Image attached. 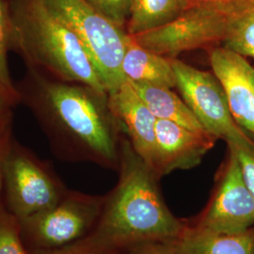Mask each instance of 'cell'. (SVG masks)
Returning a JSON list of instances; mask_svg holds the SVG:
<instances>
[{
  "instance_id": "cell-8",
  "label": "cell",
  "mask_w": 254,
  "mask_h": 254,
  "mask_svg": "<svg viewBox=\"0 0 254 254\" xmlns=\"http://www.w3.org/2000/svg\"><path fill=\"white\" fill-rule=\"evenodd\" d=\"M171 62L176 88L207 133L232 144L252 141L233 118L226 94L214 73L196 69L175 58Z\"/></svg>"
},
{
  "instance_id": "cell-18",
  "label": "cell",
  "mask_w": 254,
  "mask_h": 254,
  "mask_svg": "<svg viewBox=\"0 0 254 254\" xmlns=\"http://www.w3.org/2000/svg\"><path fill=\"white\" fill-rule=\"evenodd\" d=\"M0 254H28L20 237L18 220L0 200Z\"/></svg>"
},
{
  "instance_id": "cell-20",
  "label": "cell",
  "mask_w": 254,
  "mask_h": 254,
  "mask_svg": "<svg viewBox=\"0 0 254 254\" xmlns=\"http://www.w3.org/2000/svg\"><path fill=\"white\" fill-rule=\"evenodd\" d=\"M228 146L234 151V153L236 154L246 186L254 198V141H249V142L239 143V144L228 143Z\"/></svg>"
},
{
  "instance_id": "cell-23",
  "label": "cell",
  "mask_w": 254,
  "mask_h": 254,
  "mask_svg": "<svg viewBox=\"0 0 254 254\" xmlns=\"http://www.w3.org/2000/svg\"><path fill=\"white\" fill-rule=\"evenodd\" d=\"M12 137V127L0 132V200L2 198L3 190V164Z\"/></svg>"
},
{
  "instance_id": "cell-22",
  "label": "cell",
  "mask_w": 254,
  "mask_h": 254,
  "mask_svg": "<svg viewBox=\"0 0 254 254\" xmlns=\"http://www.w3.org/2000/svg\"><path fill=\"white\" fill-rule=\"evenodd\" d=\"M14 108L15 106L0 94V132L12 127Z\"/></svg>"
},
{
  "instance_id": "cell-2",
  "label": "cell",
  "mask_w": 254,
  "mask_h": 254,
  "mask_svg": "<svg viewBox=\"0 0 254 254\" xmlns=\"http://www.w3.org/2000/svg\"><path fill=\"white\" fill-rule=\"evenodd\" d=\"M118 185L104 200L95 227L70 245L82 253L116 254L128 245L174 241L184 228L161 199L154 173L128 143L123 145Z\"/></svg>"
},
{
  "instance_id": "cell-11",
  "label": "cell",
  "mask_w": 254,
  "mask_h": 254,
  "mask_svg": "<svg viewBox=\"0 0 254 254\" xmlns=\"http://www.w3.org/2000/svg\"><path fill=\"white\" fill-rule=\"evenodd\" d=\"M216 139V136L205 131H194L157 119L154 175L161 176L175 170H189L197 166Z\"/></svg>"
},
{
  "instance_id": "cell-9",
  "label": "cell",
  "mask_w": 254,
  "mask_h": 254,
  "mask_svg": "<svg viewBox=\"0 0 254 254\" xmlns=\"http://www.w3.org/2000/svg\"><path fill=\"white\" fill-rule=\"evenodd\" d=\"M230 154L217 191L198 227L209 232L238 235L254 225V198L246 186L234 151Z\"/></svg>"
},
{
  "instance_id": "cell-13",
  "label": "cell",
  "mask_w": 254,
  "mask_h": 254,
  "mask_svg": "<svg viewBox=\"0 0 254 254\" xmlns=\"http://www.w3.org/2000/svg\"><path fill=\"white\" fill-rule=\"evenodd\" d=\"M122 70L128 81L146 83L173 89L176 76L171 58L156 54L127 35Z\"/></svg>"
},
{
  "instance_id": "cell-4",
  "label": "cell",
  "mask_w": 254,
  "mask_h": 254,
  "mask_svg": "<svg viewBox=\"0 0 254 254\" xmlns=\"http://www.w3.org/2000/svg\"><path fill=\"white\" fill-rule=\"evenodd\" d=\"M68 190L50 162L12 137L3 164L2 202L23 220L56 205Z\"/></svg>"
},
{
  "instance_id": "cell-5",
  "label": "cell",
  "mask_w": 254,
  "mask_h": 254,
  "mask_svg": "<svg viewBox=\"0 0 254 254\" xmlns=\"http://www.w3.org/2000/svg\"><path fill=\"white\" fill-rule=\"evenodd\" d=\"M47 6L81 43L108 93L126 81L122 70L127 29L118 27L85 0H46Z\"/></svg>"
},
{
  "instance_id": "cell-1",
  "label": "cell",
  "mask_w": 254,
  "mask_h": 254,
  "mask_svg": "<svg viewBox=\"0 0 254 254\" xmlns=\"http://www.w3.org/2000/svg\"><path fill=\"white\" fill-rule=\"evenodd\" d=\"M15 87L20 104L33 114L59 158L116 164L121 126L109 108L108 92L57 80L30 69Z\"/></svg>"
},
{
  "instance_id": "cell-6",
  "label": "cell",
  "mask_w": 254,
  "mask_h": 254,
  "mask_svg": "<svg viewBox=\"0 0 254 254\" xmlns=\"http://www.w3.org/2000/svg\"><path fill=\"white\" fill-rule=\"evenodd\" d=\"M105 199L68 191L56 205L19 220L27 251H51L73 245L95 227Z\"/></svg>"
},
{
  "instance_id": "cell-19",
  "label": "cell",
  "mask_w": 254,
  "mask_h": 254,
  "mask_svg": "<svg viewBox=\"0 0 254 254\" xmlns=\"http://www.w3.org/2000/svg\"><path fill=\"white\" fill-rule=\"evenodd\" d=\"M115 25L127 28L133 0H85Z\"/></svg>"
},
{
  "instance_id": "cell-25",
  "label": "cell",
  "mask_w": 254,
  "mask_h": 254,
  "mask_svg": "<svg viewBox=\"0 0 254 254\" xmlns=\"http://www.w3.org/2000/svg\"><path fill=\"white\" fill-rule=\"evenodd\" d=\"M193 3H210V2H215L218 0H191Z\"/></svg>"
},
{
  "instance_id": "cell-24",
  "label": "cell",
  "mask_w": 254,
  "mask_h": 254,
  "mask_svg": "<svg viewBox=\"0 0 254 254\" xmlns=\"http://www.w3.org/2000/svg\"><path fill=\"white\" fill-rule=\"evenodd\" d=\"M28 254H92L82 253L79 251H76L72 247L68 246L63 249L59 250H51V251H27Z\"/></svg>"
},
{
  "instance_id": "cell-16",
  "label": "cell",
  "mask_w": 254,
  "mask_h": 254,
  "mask_svg": "<svg viewBox=\"0 0 254 254\" xmlns=\"http://www.w3.org/2000/svg\"><path fill=\"white\" fill-rule=\"evenodd\" d=\"M191 0H133L127 25L129 35H137L173 21L190 7Z\"/></svg>"
},
{
  "instance_id": "cell-15",
  "label": "cell",
  "mask_w": 254,
  "mask_h": 254,
  "mask_svg": "<svg viewBox=\"0 0 254 254\" xmlns=\"http://www.w3.org/2000/svg\"><path fill=\"white\" fill-rule=\"evenodd\" d=\"M129 82L156 119L173 122L194 131H205L186 102L177 96L172 89Z\"/></svg>"
},
{
  "instance_id": "cell-7",
  "label": "cell",
  "mask_w": 254,
  "mask_h": 254,
  "mask_svg": "<svg viewBox=\"0 0 254 254\" xmlns=\"http://www.w3.org/2000/svg\"><path fill=\"white\" fill-rule=\"evenodd\" d=\"M225 13L222 0L192 3L181 15L162 27L132 38L146 49L167 58L222 42Z\"/></svg>"
},
{
  "instance_id": "cell-14",
  "label": "cell",
  "mask_w": 254,
  "mask_h": 254,
  "mask_svg": "<svg viewBox=\"0 0 254 254\" xmlns=\"http://www.w3.org/2000/svg\"><path fill=\"white\" fill-rule=\"evenodd\" d=\"M173 243L182 254H254V235L251 231L224 235L199 227L184 229Z\"/></svg>"
},
{
  "instance_id": "cell-17",
  "label": "cell",
  "mask_w": 254,
  "mask_h": 254,
  "mask_svg": "<svg viewBox=\"0 0 254 254\" xmlns=\"http://www.w3.org/2000/svg\"><path fill=\"white\" fill-rule=\"evenodd\" d=\"M12 18L10 0H0V94L13 105L20 104L15 82L9 68V53L11 51Z\"/></svg>"
},
{
  "instance_id": "cell-21",
  "label": "cell",
  "mask_w": 254,
  "mask_h": 254,
  "mask_svg": "<svg viewBox=\"0 0 254 254\" xmlns=\"http://www.w3.org/2000/svg\"><path fill=\"white\" fill-rule=\"evenodd\" d=\"M182 254L173 241L148 242L139 244L136 254Z\"/></svg>"
},
{
  "instance_id": "cell-12",
  "label": "cell",
  "mask_w": 254,
  "mask_h": 254,
  "mask_svg": "<svg viewBox=\"0 0 254 254\" xmlns=\"http://www.w3.org/2000/svg\"><path fill=\"white\" fill-rule=\"evenodd\" d=\"M109 106L127 131L135 153L154 173L156 117L127 80L116 91L109 92Z\"/></svg>"
},
{
  "instance_id": "cell-10",
  "label": "cell",
  "mask_w": 254,
  "mask_h": 254,
  "mask_svg": "<svg viewBox=\"0 0 254 254\" xmlns=\"http://www.w3.org/2000/svg\"><path fill=\"white\" fill-rule=\"evenodd\" d=\"M213 73L226 94L229 109L238 127L254 136V67L246 57L225 47L210 54Z\"/></svg>"
},
{
  "instance_id": "cell-3",
  "label": "cell",
  "mask_w": 254,
  "mask_h": 254,
  "mask_svg": "<svg viewBox=\"0 0 254 254\" xmlns=\"http://www.w3.org/2000/svg\"><path fill=\"white\" fill-rule=\"evenodd\" d=\"M10 8L11 51L22 58L27 69L108 92L77 37L46 0H10Z\"/></svg>"
}]
</instances>
